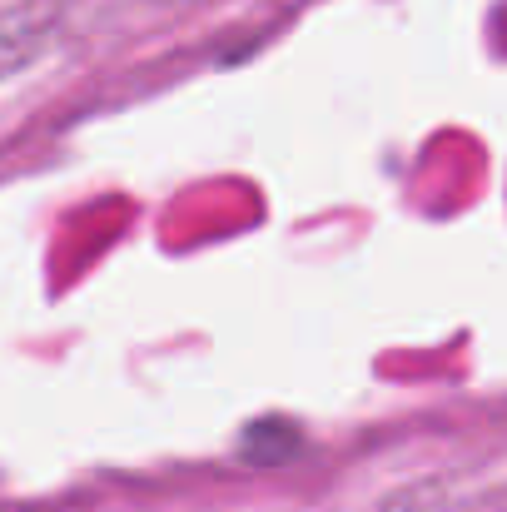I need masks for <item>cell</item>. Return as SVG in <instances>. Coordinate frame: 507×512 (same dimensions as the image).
Instances as JSON below:
<instances>
[{"mask_svg":"<svg viewBox=\"0 0 507 512\" xmlns=\"http://www.w3.org/2000/svg\"><path fill=\"white\" fill-rule=\"evenodd\" d=\"M70 25V0H10L0 5V85L25 75Z\"/></svg>","mask_w":507,"mask_h":512,"instance_id":"6da1fadb","label":"cell"},{"mask_svg":"<svg viewBox=\"0 0 507 512\" xmlns=\"http://www.w3.org/2000/svg\"><path fill=\"white\" fill-rule=\"evenodd\" d=\"M145 5H160V10H184V5H199V0H145Z\"/></svg>","mask_w":507,"mask_h":512,"instance_id":"3957f363","label":"cell"},{"mask_svg":"<svg viewBox=\"0 0 507 512\" xmlns=\"http://www.w3.org/2000/svg\"><path fill=\"white\" fill-rule=\"evenodd\" d=\"M239 453H244L249 463H259V468H274V463H289V458L304 453V433H299V423H289V418H259V423L244 428Z\"/></svg>","mask_w":507,"mask_h":512,"instance_id":"7a4b0ae2","label":"cell"}]
</instances>
